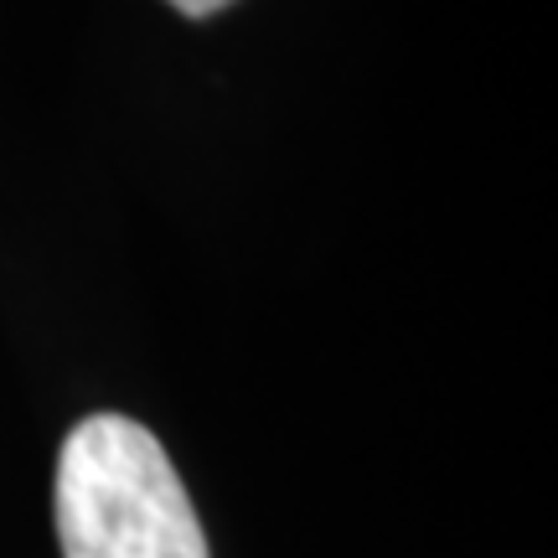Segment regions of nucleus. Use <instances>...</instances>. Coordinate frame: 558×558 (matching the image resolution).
<instances>
[{
    "instance_id": "1",
    "label": "nucleus",
    "mask_w": 558,
    "mask_h": 558,
    "mask_svg": "<svg viewBox=\"0 0 558 558\" xmlns=\"http://www.w3.org/2000/svg\"><path fill=\"white\" fill-rule=\"evenodd\" d=\"M62 558H213L160 439L124 414L78 418L52 481Z\"/></svg>"
},
{
    "instance_id": "2",
    "label": "nucleus",
    "mask_w": 558,
    "mask_h": 558,
    "mask_svg": "<svg viewBox=\"0 0 558 558\" xmlns=\"http://www.w3.org/2000/svg\"><path fill=\"white\" fill-rule=\"evenodd\" d=\"M166 5H177L181 16L202 21V16H218V11H228V5H233V0H166Z\"/></svg>"
}]
</instances>
